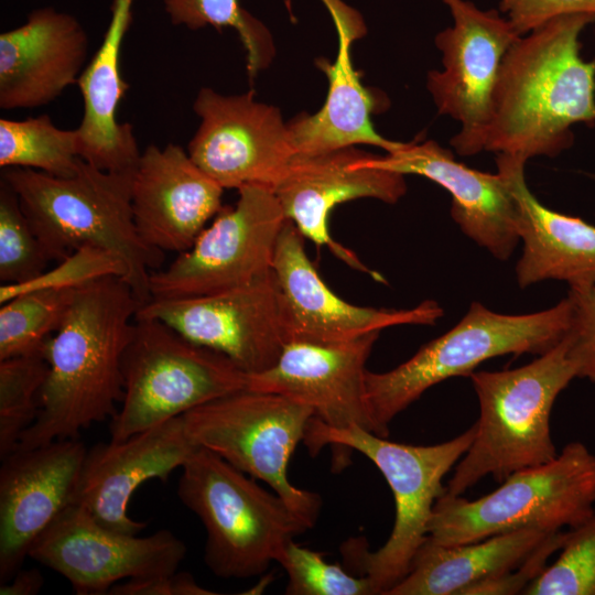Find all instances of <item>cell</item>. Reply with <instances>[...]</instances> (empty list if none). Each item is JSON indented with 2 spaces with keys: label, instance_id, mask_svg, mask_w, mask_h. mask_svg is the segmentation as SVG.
Listing matches in <instances>:
<instances>
[{
  "label": "cell",
  "instance_id": "34",
  "mask_svg": "<svg viewBox=\"0 0 595 595\" xmlns=\"http://www.w3.org/2000/svg\"><path fill=\"white\" fill-rule=\"evenodd\" d=\"M277 562L288 574L285 594L289 595H375L369 577L353 576L339 564L325 561L322 553L286 543Z\"/></svg>",
  "mask_w": 595,
  "mask_h": 595
},
{
  "label": "cell",
  "instance_id": "4",
  "mask_svg": "<svg viewBox=\"0 0 595 595\" xmlns=\"http://www.w3.org/2000/svg\"><path fill=\"white\" fill-rule=\"evenodd\" d=\"M479 401L474 440L445 487L462 495L491 475L504 482L520 469L553 459L550 415L558 396L576 378L564 338L531 363L515 369L473 371Z\"/></svg>",
  "mask_w": 595,
  "mask_h": 595
},
{
  "label": "cell",
  "instance_id": "39",
  "mask_svg": "<svg viewBox=\"0 0 595 595\" xmlns=\"http://www.w3.org/2000/svg\"><path fill=\"white\" fill-rule=\"evenodd\" d=\"M111 595H208L215 594L199 586L187 572L171 575L129 578L115 584Z\"/></svg>",
  "mask_w": 595,
  "mask_h": 595
},
{
  "label": "cell",
  "instance_id": "22",
  "mask_svg": "<svg viewBox=\"0 0 595 595\" xmlns=\"http://www.w3.org/2000/svg\"><path fill=\"white\" fill-rule=\"evenodd\" d=\"M224 190L182 147L148 145L134 169L131 187L139 236L163 252L186 251L221 210Z\"/></svg>",
  "mask_w": 595,
  "mask_h": 595
},
{
  "label": "cell",
  "instance_id": "15",
  "mask_svg": "<svg viewBox=\"0 0 595 595\" xmlns=\"http://www.w3.org/2000/svg\"><path fill=\"white\" fill-rule=\"evenodd\" d=\"M193 109L201 122L188 142L191 159L224 188L261 185L272 191L295 156L280 110L248 91L198 90Z\"/></svg>",
  "mask_w": 595,
  "mask_h": 595
},
{
  "label": "cell",
  "instance_id": "11",
  "mask_svg": "<svg viewBox=\"0 0 595 595\" xmlns=\"http://www.w3.org/2000/svg\"><path fill=\"white\" fill-rule=\"evenodd\" d=\"M235 206L221 208L190 249L150 277L152 299L202 296L249 283L272 270L286 220L274 192L261 185L238 190Z\"/></svg>",
  "mask_w": 595,
  "mask_h": 595
},
{
  "label": "cell",
  "instance_id": "33",
  "mask_svg": "<svg viewBox=\"0 0 595 595\" xmlns=\"http://www.w3.org/2000/svg\"><path fill=\"white\" fill-rule=\"evenodd\" d=\"M50 259L23 214L18 196L0 183V282L19 284L46 270Z\"/></svg>",
  "mask_w": 595,
  "mask_h": 595
},
{
  "label": "cell",
  "instance_id": "12",
  "mask_svg": "<svg viewBox=\"0 0 595 595\" xmlns=\"http://www.w3.org/2000/svg\"><path fill=\"white\" fill-rule=\"evenodd\" d=\"M136 316L164 322L191 342L225 355L247 375L271 368L290 343L273 270L213 294L152 299L140 304Z\"/></svg>",
  "mask_w": 595,
  "mask_h": 595
},
{
  "label": "cell",
  "instance_id": "16",
  "mask_svg": "<svg viewBox=\"0 0 595 595\" xmlns=\"http://www.w3.org/2000/svg\"><path fill=\"white\" fill-rule=\"evenodd\" d=\"M87 450L78 439H65L1 458L0 584L22 569L36 538L74 504Z\"/></svg>",
  "mask_w": 595,
  "mask_h": 595
},
{
  "label": "cell",
  "instance_id": "14",
  "mask_svg": "<svg viewBox=\"0 0 595 595\" xmlns=\"http://www.w3.org/2000/svg\"><path fill=\"white\" fill-rule=\"evenodd\" d=\"M185 543L161 529L148 537L113 531L69 505L33 542L29 556L63 575L78 595L108 594L117 583L174 574Z\"/></svg>",
  "mask_w": 595,
  "mask_h": 595
},
{
  "label": "cell",
  "instance_id": "20",
  "mask_svg": "<svg viewBox=\"0 0 595 595\" xmlns=\"http://www.w3.org/2000/svg\"><path fill=\"white\" fill-rule=\"evenodd\" d=\"M363 164L441 185L451 194V215L467 237L499 260L512 255L520 239V205L502 170L491 174L470 169L433 140L404 143L385 156L367 152Z\"/></svg>",
  "mask_w": 595,
  "mask_h": 595
},
{
  "label": "cell",
  "instance_id": "5",
  "mask_svg": "<svg viewBox=\"0 0 595 595\" xmlns=\"http://www.w3.org/2000/svg\"><path fill=\"white\" fill-rule=\"evenodd\" d=\"M475 425L435 445H409L388 441L360 426L332 428L315 416L306 425L303 443L316 455L323 446L355 450L370 459L387 480L396 507L392 531L382 547L367 550L358 539L343 545L346 559L369 577L377 594L387 593L409 572L429 537V523L437 498L445 491V475L467 452Z\"/></svg>",
  "mask_w": 595,
  "mask_h": 595
},
{
  "label": "cell",
  "instance_id": "1",
  "mask_svg": "<svg viewBox=\"0 0 595 595\" xmlns=\"http://www.w3.org/2000/svg\"><path fill=\"white\" fill-rule=\"evenodd\" d=\"M592 23L594 13L559 15L509 47L491 95L485 151L552 158L572 145L574 125H595V60H583L580 42Z\"/></svg>",
  "mask_w": 595,
  "mask_h": 595
},
{
  "label": "cell",
  "instance_id": "19",
  "mask_svg": "<svg viewBox=\"0 0 595 595\" xmlns=\"http://www.w3.org/2000/svg\"><path fill=\"white\" fill-rule=\"evenodd\" d=\"M366 151L356 147L314 155H295L273 192L286 219L304 238L326 246L351 268L377 281L358 257L335 241L328 230L331 212L338 204L357 198L397 203L407 192L404 175L363 164Z\"/></svg>",
  "mask_w": 595,
  "mask_h": 595
},
{
  "label": "cell",
  "instance_id": "24",
  "mask_svg": "<svg viewBox=\"0 0 595 595\" xmlns=\"http://www.w3.org/2000/svg\"><path fill=\"white\" fill-rule=\"evenodd\" d=\"M526 160L497 154V169L508 175L520 205L519 236L523 252L516 266L518 285L556 280L570 290L595 284V226L542 205L524 181Z\"/></svg>",
  "mask_w": 595,
  "mask_h": 595
},
{
  "label": "cell",
  "instance_id": "38",
  "mask_svg": "<svg viewBox=\"0 0 595 595\" xmlns=\"http://www.w3.org/2000/svg\"><path fill=\"white\" fill-rule=\"evenodd\" d=\"M498 8L515 31L523 36L559 15L595 14V0H498Z\"/></svg>",
  "mask_w": 595,
  "mask_h": 595
},
{
  "label": "cell",
  "instance_id": "26",
  "mask_svg": "<svg viewBox=\"0 0 595 595\" xmlns=\"http://www.w3.org/2000/svg\"><path fill=\"white\" fill-rule=\"evenodd\" d=\"M335 25L337 55L332 63L324 58L317 61L328 79L325 102L314 115L303 113L288 123L295 155L321 154L358 144L393 152L404 143L389 140L376 131L370 116L379 101L363 85L353 64L351 43L364 33L346 24Z\"/></svg>",
  "mask_w": 595,
  "mask_h": 595
},
{
  "label": "cell",
  "instance_id": "29",
  "mask_svg": "<svg viewBox=\"0 0 595 595\" xmlns=\"http://www.w3.org/2000/svg\"><path fill=\"white\" fill-rule=\"evenodd\" d=\"M74 290H39L1 303L0 360L44 351L60 327Z\"/></svg>",
  "mask_w": 595,
  "mask_h": 595
},
{
  "label": "cell",
  "instance_id": "10",
  "mask_svg": "<svg viewBox=\"0 0 595 595\" xmlns=\"http://www.w3.org/2000/svg\"><path fill=\"white\" fill-rule=\"evenodd\" d=\"M192 442L260 479L313 528L322 507L316 493L289 479L290 459L314 412L284 396L241 389L183 415Z\"/></svg>",
  "mask_w": 595,
  "mask_h": 595
},
{
  "label": "cell",
  "instance_id": "7",
  "mask_svg": "<svg viewBox=\"0 0 595 595\" xmlns=\"http://www.w3.org/2000/svg\"><path fill=\"white\" fill-rule=\"evenodd\" d=\"M569 296L536 313L509 315L473 302L450 331L424 344L410 359L385 372H366L369 411L382 437L391 420L429 388L456 376H468L496 356L542 355L560 343L571 326Z\"/></svg>",
  "mask_w": 595,
  "mask_h": 595
},
{
  "label": "cell",
  "instance_id": "6",
  "mask_svg": "<svg viewBox=\"0 0 595 595\" xmlns=\"http://www.w3.org/2000/svg\"><path fill=\"white\" fill-rule=\"evenodd\" d=\"M181 468L177 496L205 528L204 562L216 576L261 575L311 529L282 497L207 448L196 446Z\"/></svg>",
  "mask_w": 595,
  "mask_h": 595
},
{
  "label": "cell",
  "instance_id": "9",
  "mask_svg": "<svg viewBox=\"0 0 595 595\" xmlns=\"http://www.w3.org/2000/svg\"><path fill=\"white\" fill-rule=\"evenodd\" d=\"M123 399L111 441L126 440L225 394L246 389L247 374L154 317H134L122 358Z\"/></svg>",
  "mask_w": 595,
  "mask_h": 595
},
{
  "label": "cell",
  "instance_id": "3",
  "mask_svg": "<svg viewBox=\"0 0 595 595\" xmlns=\"http://www.w3.org/2000/svg\"><path fill=\"white\" fill-rule=\"evenodd\" d=\"M133 171H105L82 159L67 177L25 167H6L1 180L17 194L21 209L50 261L84 246L123 260L126 282L140 304L151 300L150 277L164 252L139 236L132 215Z\"/></svg>",
  "mask_w": 595,
  "mask_h": 595
},
{
  "label": "cell",
  "instance_id": "37",
  "mask_svg": "<svg viewBox=\"0 0 595 595\" xmlns=\"http://www.w3.org/2000/svg\"><path fill=\"white\" fill-rule=\"evenodd\" d=\"M565 532V531H564ZM564 532L556 531L518 567L493 578L477 583L464 595L523 594L526 588L543 572L550 556L563 544Z\"/></svg>",
  "mask_w": 595,
  "mask_h": 595
},
{
  "label": "cell",
  "instance_id": "25",
  "mask_svg": "<svg viewBox=\"0 0 595 595\" xmlns=\"http://www.w3.org/2000/svg\"><path fill=\"white\" fill-rule=\"evenodd\" d=\"M133 2L111 1L102 42L77 82L84 106L76 128L79 155L105 171H133L141 155L132 126L117 120L120 101L129 88L121 76L120 54L132 21Z\"/></svg>",
  "mask_w": 595,
  "mask_h": 595
},
{
  "label": "cell",
  "instance_id": "13",
  "mask_svg": "<svg viewBox=\"0 0 595 595\" xmlns=\"http://www.w3.org/2000/svg\"><path fill=\"white\" fill-rule=\"evenodd\" d=\"M453 25L435 36L442 71H431L426 86L440 115L461 123L451 139L459 155L484 151L490 100L505 54L520 37L498 10L468 0H442Z\"/></svg>",
  "mask_w": 595,
  "mask_h": 595
},
{
  "label": "cell",
  "instance_id": "36",
  "mask_svg": "<svg viewBox=\"0 0 595 595\" xmlns=\"http://www.w3.org/2000/svg\"><path fill=\"white\" fill-rule=\"evenodd\" d=\"M567 296L572 305L569 356L576 378L595 383V284L583 290H570Z\"/></svg>",
  "mask_w": 595,
  "mask_h": 595
},
{
  "label": "cell",
  "instance_id": "8",
  "mask_svg": "<svg viewBox=\"0 0 595 595\" xmlns=\"http://www.w3.org/2000/svg\"><path fill=\"white\" fill-rule=\"evenodd\" d=\"M594 508L595 455L571 442L553 459L512 473L476 500L444 491L433 507L429 539L455 545L523 529L555 532L580 524Z\"/></svg>",
  "mask_w": 595,
  "mask_h": 595
},
{
  "label": "cell",
  "instance_id": "30",
  "mask_svg": "<svg viewBox=\"0 0 595 595\" xmlns=\"http://www.w3.org/2000/svg\"><path fill=\"white\" fill-rule=\"evenodd\" d=\"M48 371L44 351L0 360V457L13 452L35 422Z\"/></svg>",
  "mask_w": 595,
  "mask_h": 595
},
{
  "label": "cell",
  "instance_id": "21",
  "mask_svg": "<svg viewBox=\"0 0 595 595\" xmlns=\"http://www.w3.org/2000/svg\"><path fill=\"white\" fill-rule=\"evenodd\" d=\"M195 447L182 415L122 441L97 443L87 450L74 504L107 529L138 534L147 523L128 515L134 490L149 479L166 480Z\"/></svg>",
  "mask_w": 595,
  "mask_h": 595
},
{
  "label": "cell",
  "instance_id": "18",
  "mask_svg": "<svg viewBox=\"0 0 595 595\" xmlns=\"http://www.w3.org/2000/svg\"><path fill=\"white\" fill-rule=\"evenodd\" d=\"M304 237L286 219L279 236L272 270L279 284L291 342L340 343L382 328L434 325L443 310L431 300L412 309H376L344 301L320 277L306 255Z\"/></svg>",
  "mask_w": 595,
  "mask_h": 595
},
{
  "label": "cell",
  "instance_id": "40",
  "mask_svg": "<svg viewBox=\"0 0 595 595\" xmlns=\"http://www.w3.org/2000/svg\"><path fill=\"white\" fill-rule=\"evenodd\" d=\"M44 578L36 569H20L8 582L0 584V595H34L40 592Z\"/></svg>",
  "mask_w": 595,
  "mask_h": 595
},
{
  "label": "cell",
  "instance_id": "2",
  "mask_svg": "<svg viewBox=\"0 0 595 595\" xmlns=\"http://www.w3.org/2000/svg\"><path fill=\"white\" fill-rule=\"evenodd\" d=\"M139 306L122 278L75 290L60 327L45 342L48 371L40 411L17 448L78 439L82 430L116 415L125 393L122 358Z\"/></svg>",
  "mask_w": 595,
  "mask_h": 595
},
{
  "label": "cell",
  "instance_id": "35",
  "mask_svg": "<svg viewBox=\"0 0 595 595\" xmlns=\"http://www.w3.org/2000/svg\"><path fill=\"white\" fill-rule=\"evenodd\" d=\"M128 277L126 263L118 256L94 246H84L54 268L46 269L36 278L19 284L0 285V304L17 295L39 290H74L102 278Z\"/></svg>",
  "mask_w": 595,
  "mask_h": 595
},
{
  "label": "cell",
  "instance_id": "28",
  "mask_svg": "<svg viewBox=\"0 0 595 595\" xmlns=\"http://www.w3.org/2000/svg\"><path fill=\"white\" fill-rule=\"evenodd\" d=\"M82 158L77 130L56 127L48 115L0 119V166L25 167L67 177Z\"/></svg>",
  "mask_w": 595,
  "mask_h": 595
},
{
  "label": "cell",
  "instance_id": "31",
  "mask_svg": "<svg viewBox=\"0 0 595 595\" xmlns=\"http://www.w3.org/2000/svg\"><path fill=\"white\" fill-rule=\"evenodd\" d=\"M174 25L198 30L205 26L234 28L247 53L250 77L268 66L273 45L268 29L239 4V0H162Z\"/></svg>",
  "mask_w": 595,
  "mask_h": 595
},
{
  "label": "cell",
  "instance_id": "32",
  "mask_svg": "<svg viewBox=\"0 0 595 595\" xmlns=\"http://www.w3.org/2000/svg\"><path fill=\"white\" fill-rule=\"evenodd\" d=\"M561 553L526 588L527 595H595V508L564 532Z\"/></svg>",
  "mask_w": 595,
  "mask_h": 595
},
{
  "label": "cell",
  "instance_id": "23",
  "mask_svg": "<svg viewBox=\"0 0 595 595\" xmlns=\"http://www.w3.org/2000/svg\"><path fill=\"white\" fill-rule=\"evenodd\" d=\"M88 35L71 13L43 7L23 24L0 34V108L48 105L86 67Z\"/></svg>",
  "mask_w": 595,
  "mask_h": 595
},
{
  "label": "cell",
  "instance_id": "17",
  "mask_svg": "<svg viewBox=\"0 0 595 595\" xmlns=\"http://www.w3.org/2000/svg\"><path fill=\"white\" fill-rule=\"evenodd\" d=\"M379 333L332 344L291 342L271 368L247 375L246 388L310 407L328 426L357 425L377 434L367 399L366 363Z\"/></svg>",
  "mask_w": 595,
  "mask_h": 595
},
{
  "label": "cell",
  "instance_id": "27",
  "mask_svg": "<svg viewBox=\"0 0 595 595\" xmlns=\"http://www.w3.org/2000/svg\"><path fill=\"white\" fill-rule=\"evenodd\" d=\"M552 533L523 529L455 545L428 537L408 574L387 595H464L473 585L518 567Z\"/></svg>",
  "mask_w": 595,
  "mask_h": 595
}]
</instances>
